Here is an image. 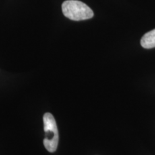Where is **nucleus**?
Listing matches in <instances>:
<instances>
[{"instance_id":"f257e3e1","label":"nucleus","mask_w":155,"mask_h":155,"mask_svg":"<svg viewBox=\"0 0 155 155\" xmlns=\"http://www.w3.org/2000/svg\"><path fill=\"white\" fill-rule=\"evenodd\" d=\"M63 15L73 21L86 20L94 17V12L88 6L78 0H67L62 5Z\"/></svg>"},{"instance_id":"f03ea898","label":"nucleus","mask_w":155,"mask_h":155,"mask_svg":"<svg viewBox=\"0 0 155 155\" xmlns=\"http://www.w3.org/2000/svg\"><path fill=\"white\" fill-rule=\"evenodd\" d=\"M44 131L45 137L43 140L44 146L49 152H55L58 148L59 134L56 121L50 113H46L43 116Z\"/></svg>"},{"instance_id":"7ed1b4c3","label":"nucleus","mask_w":155,"mask_h":155,"mask_svg":"<svg viewBox=\"0 0 155 155\" xmlns=\"http://www.w3.org/2000/svg\"><path fill=\"white\" fill-rule=\"evenodd\" d=\"M141 45L146 49L155 48V29L147 32L142 37L141 40Z\"/></svg>"}]
</instances>
